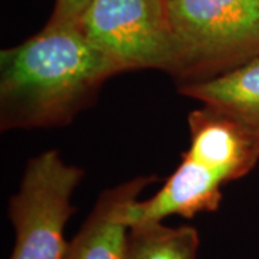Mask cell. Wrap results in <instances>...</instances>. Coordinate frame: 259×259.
Here are the masks:
<instances>
[{
  "mask_svg": "<svg viewBox=\"0 0 259 259\" xmlns=\"http://www.w3.org/2000/svg\"><path fill=\"white\" fill-rule=\"evenodd\" d=\"M167 2H168V0H167Z\"/></svg>",
  "mask_w": 259,
  "mask_h": 259,
  "instance_id": "obj_11",
  "label": "cell"
},
{
  "mask_svg": "<svg viewBox=\"0 0 259 259\" xmlns=\"http://www.w3.org/2000/svg\"><path fill=\"white\" fill-rule=\"evenodd\" d=\"M225 185V180L212 168L185 153L157 193L131 204L130 226L160 223L170 216L192 219L197 213L214 212L222 202Z\"/></svg>",
  "mask_w": 259,
  "mask_h": 259,
  "instance_id": "obj_6",
  "label": "cell"
},
{
  "mask_svg": "<svg viewBox=\"0 0 259 259\" xmlns=\"http://www.w3.org/2000/svg\"><path fill=\"white\" fill-rule=\"evenodd\" d=\"M83 170L65 163L56 150L30 158L8 216L15 229L9 259H64L65 226L75 212L71 203Z\"/></svg>",
  "mask_w": 259,
  "mask_h": 259,
  "instance_id": "obj_3",
  "label": "cell"
},
{
  "mask_svg": "<svg viewBox=\"0 0 259 259\" xmlns=\"http://www.w3.org/2000/svg\"><path fill=\"white\" fill-rule=\"evenodd\" d=\"M190 146L186 151L231 183L259 163V141L225 112L203 105L189 114Z\"/></svg>",
  "mask_w": 259,
  "mask_h": 259,
  "instance_id": "obj_5",
  "label": "cell"
},
{
  "mask_svg": "<svg viewBox=\"0 0 259 259\" xmlns=\"http://www.w3.org/2000/svg\"><path fill=\"white\" fill-rule=\"evenodd\" d=\"M93 0H56L52 19L79 22Z\"/></svg>",
  "mask_w": 259,
  "mask_h": 259,
  "instance_id": "obj_10",
  "label": "cell"
},
{
  "mask_svg": "<svg viewBox=\"0 0 259 259\" xmlns=\"http://www.w3.org/2000/svg\"><path fill=\"white\" fill-rule=\"evenodd\" d=\"M79 23L118 72L175 74L177 45L167 0H93Z\"/></svg>",
  "mask_w": 259,
  "mask_h": 259,
  "instance_id": "obj_4",
  "label": "cell"
},
{
  "mask_svg": "<svg viewBox=\"0 0 259 259\" xmlns=\"http://www.w3.org/2000/svg\"><path fill=\"white\" fill-rule=\"evenodd\" d=\"M151 182L153 176H140L104 190L79 232L68 242L64 259H127L128 210Z\"/></svg>",
  "mask_w": 259,
  "mask_h": 259,
  "instance_id": "obj_7",
  "label": "cell"
},
{
  "mask_svg": "<svg viewBox=\"0 0 259 259\" xmlns=\"http://www.w3.org/2000/svg\"><path fill=\"white\" fill-rule=\"evenodd\" d=\"M179 91L202 105L225 112L259 141V55L212 79L182 83Z\"/></svg>",
  "mask_w": 259,
  "mask_h": 259,
  "instance_id": "obj_8",
  "label": "cell"
},
{
  "mask_svg": "<svg viewBox=\"0 0 259 259\" xmlns=\"http://www.w3.org/2000/svg\"><path fill=\"white\" fill-rule=\"evenodd\" d=\"M199 245L193 226L137 225L130 229L127 259H196Z\"/></svg>",
  "mask_w": 259,
  "mask_h": 259,
  "instance_id": "obj_9",
  "label": "cell"
},
{
  "mask_svg": "<svg viewBox=\"0 0 259 259\" xmlns=\"http://www.w3.org/2000/svg\"><path fill=\"white\" fill-rule=\"evenodd\" d=\"M117 74L79 22L51 18L36 35L0 54L2 131L65 125Z\"/></svg>",
  "mask_w": 259,
  "mask_h": 259,
  "instance_id": "obj_1",
  "label": "cell"
},
{
  "mask_svg": "<svg viewBox=\"0 0 259 259\" xmlns=\"http://www.w3.org/2000/svg\"><path fill=\"white\" fill-rule=\"evenodd\" d=\"M182 83L226 74L259 55V0H168Z\"/></svg>",
  "mask_w": 259,
  "mask_h": 259,
  "instance_id": "obj_2",
  "label": "cell"
}]
</instances>
